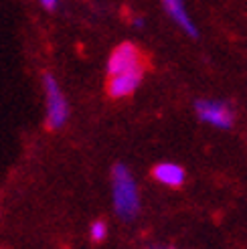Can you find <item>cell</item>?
<instances>
[{"label":"cell","instance_id":"cell-1","mask_svg":"<svg viewBox=\"0 0 247 249\" xmlns=\"http://www.w3.org/2000/svg\"><path fill=\"white\" fill-rule=\"evenodd\" d=\"M112 193L118 217L124 221H132L140 211V195L132 172L124 164H116L112 170Z\"/></svg>","mask_w":247,"mask_h":249},{"label":"cell","instance_id":"cell-2","mask_svg":"<svg viewBox=\"0 0 247 249\" xmlns=\"http://www.w3.org/2000/svg\"><path fill=\"white\" fill-rule=\"evenodd\" d=\"M43 85H45V97H47V126L51 130H59L65 126L69 118V106L65 95L61 93L59 83L51 73L43 75Z\"/></svg>","mask_w":247,"mask_h":249},{"label":"cell","instance_id":"cell-3","mask_svg":"<svg viewBox=\"0 0 247 249\" xmlns=\"http://www.w3.org/2000/svg\"><path fill=\"white\" fill-rule=\"evenodd\" d=\"M194 109L199 118L215 128L229 130L233 126V109L223 102H213V99H199L194 104Z\"/></svg>","mask_w":247,"mask_h":249},{"label":"cell","instance_id":"cell-4","mask_svg":"<svg viewBox=\"0 0 247 249\" xmlns=\"http://www.w3.org/2000/svg\"><path fill=\"white\" fill-rule=\"evenodd\" d=\"M134 69H142V55L136 45L122 43L120 47L114 49V53L107 59V73L118 75V73H126Z\"/></svg>","mask_w":247,"mask_h":249},{"label":"cell","instance_id":"cell-5","mask_svg":"<svg viewBox=\"0 0 247 249\" xmlns=\"http://www.w3.org/2000/svg\"><path fill=\"white\" fill-rule=\"evenodd\" d=\"M142 73H144V69H134V71H126V73H118V75H109L107 93L116 99L134 93L136 87L142 81Z\"/></svg>","mask_w":247,"mask_h":249},{"label":"cell","instance_id":"cell-6","mask_svg":"<svg viewBox=\"0 0 247 249\" xmlns=\"http://www.w3.org/2000/svg\"><path fill=\"white\" fill-rule=\"evenodd\" d=\"M162 4H164V8H166V12H168V17L175 20L184 33L191 35V36L199 35V31H196V27H194V22H193L191 17H189L187 8H184L182 0H162Z\"/></svg>","mask_w":247,"mask_h":249},{"label":"cell","instance_id":"cell-7","mask_svg":"<svg viewBox=\"0 0 247 249\" xmlns=\"http://www.w3.org/2000/svg\"><path fill=\"white\" fill-rule=\"evenodd\" d=\"M152 174L158 182H162L166 186H180L184 182V170L178 164H172V162L156 164Z\"/></svg>","mask_w":247,"mask_h":249},{"label":"cell","instance_id":"cell-8","mask_svg":"<svg viewBox=\"0 0 247 249\" xmlns=\"http://www.w3.org/2000/svg\"><path fill=\"white\" fill-rule=\"evenodd\" d=\"M89 233H91V239L100 243V241L106 239V235H107V225H106L104 221H95L93 225H91V231Z\"/></svg>","mask_w":247,"mask_h":249},{"label":"cell","instance_id":"cell-9","mask_svg":"<svg viewBox=\"0 0 247 249\" xmlns=\"http://www.w3.org/2000/svg\"><path fill=\"white\" fill-rule=\"evenodd\" d=\"M57 2H59V0H41V4H43L47 10H53V8L57 6Z\"/></svg>","mask_w":247,"mask_h":249},{"label":"cell","instance_id":"cell-10","mask_svg":"<svg viewBox=\"0 0 247 249\" xmlns=\"http://www.w3.org/2000/svg\"><path fill=\"white\" fill-rule=\"evenodd\" d=\"M134 27H138V29H140V27H144V22H142L140 18H136V20H134Z\"/></svg>","mask_w":247,"mask_h":249}]
</instances>
